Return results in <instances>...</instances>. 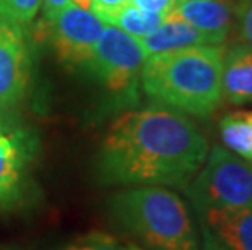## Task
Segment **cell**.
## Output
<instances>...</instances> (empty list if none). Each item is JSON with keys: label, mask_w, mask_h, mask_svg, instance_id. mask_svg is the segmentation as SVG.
Returning <instances> with one entry per match:
<instances>
[{"label": "cell", "mask_w": 252, "mask_h": 250, "mask_svg": "<svg viewBox=\"0 0 252 250\" xmlns=\"http://www.w3.org/2000/svg\"><path fill=\"white\" fill-rule=\"evenodd\" d=\"M140 42L147 57L184 51L190 47L212 46L200 31H197L194 26L182 20L173 10L164 17L163 23L153 33L142 38Z\"/></svg>", "instance_id": "obj_11"}, {"label": "cell", "mask_w": 252, "mask_h": 250, "mask_svg": "<svg viewBox=\"0 0 252 250\" xmlns=\"http://www.w3.org/2000/svg\"><path fill=\"white\" fill-rule=\"evenodd\" d=\"M176 2H182V0H176Z\"/></svg>", "instance_id": "obj_26"}, {"label": "cell", "mask_w": 252, "mask_h": 250, "mask_svg": "<svg viewBox=\"0 0 252 250\" xmlns=\"http://www.w3.org/2000/svg\"><path fill=\"white\" fill-rule=\"evenodd\" d=\"M130 3V0H91V12L104 21L109 23L111 18L116 13H119L122 8L127 7Z\"/></svg>", "instance_id": "obj_17"}, {"label": "cell", "mask_w": 252, "mask_h": 250, "mask_svg": "<svg viewBox=\"0 0 252 250\" xmlns=\"http://www.w3.org/2000/svg\"><path fill=\"white\" fill-rule=\"evenodd\" d=\"M166 15L163 13H152L145 12V10L135 7V5L128 3L119 13H116L111 18L108 25H114L127 34L133 36L137 39H142L150 33H153L159 25L163 23Z\"/></svg>", "instance_id": "obj_14"}, {"label": "cell", "mask_w": 252, "mask_h": 250, "mask_svg": "<svg viewBox=\"0 0 252 250\" xmlns=\"http://www.w3.org/2000/svg\"><path fill=\"white\" fill-rule=\"evenodd\" d=\"M39 7L41 0H0V21L23 28L33 23Z\"/></svg>", "instance_id": "obj_15"}, {"label": "cell", "mask_w": 252, "mask_h": 250, "mask_svg": "<svg viewBox=\"0 0 252 250\" xmlns=\"http://www.w3.org/2000/svg\"><path fill=\"white\" fill-rule=\"evenodd\" d=\"M36 148L37 141L30 130L0 119V211L13 210L25 201Z\"/></svg>", "instance_id": "obj_6"}, {"label": "cell", "mask_w": 252, "mask_h": 250, "mask_svg": "<svg viewBox=\"0 0 252 250\" xmlns=\"http://www.w3.org/2000/svg\"><path fill=\"white\" fill-rule=\"evenodd\" d=\"M72 2L75 5H78V7H82V8H87V10L91 8V0H72Z\"/></svg>", "instance_id": "obj_21"}, {"label": "cell", "mask_w": 252, "mask_h": 250, "mask_svg": "<svg viewBox=\"0 0 252 250\" xmlns=\"http://www.w3.org/2000/svg\"><path fill=\"white\" fill-rule=\"evenodd\" d=\"M238 17L243 42L252 47V3H246L238 7Z\"/></svg>", "instance_id": "obj_18"}, {"label": "cell", "mask_w": 252, "mask_h": 250, "mask_svg": "<svg viewBox=\"0 0 252 250\" xmlns=\"http://www.w3.org/2000/svg\"><path fill=\"white\" fill-rule=\"evenodd\" d=\"M246 3H252V0H239V7L241 5H246Z\"/></svg>", "instance_id": "obj_22"}, {"label": "cell", "mask_w": 252, "mask_h": 250, "mask_svg": "<svg viewBox=\"0 0 252 250\" xmlns=\"http://www.w3.org/2000/svg\"><path fill=\"white\" fill-rule=\"evenodd\" d=\"M223 145L238 156L252 161V111H234L220 120Z\"/></svg>", "instance_id": "obj_13"}, {"label": "cell", "mask_w": 252, "mask_h": 250, "mask_svg": "<svg viewBox=\"0 0 252 250\" xmlns=\"http://www.w3.org/2000/svg\"><path fill=\"white\" fill-rule=\"evenodd\" d=\"M223 54L220 46H200L150 56L140 77L143 93L182 114L212 115L223 99Z\"/></svg>", "instance_id": "obj_2"}, {"label": "cell", "mask_w": 252, "mask_h": 250, "mask_svg": "<svg viewBox=\"0 0 252 250\" xmlns=\"http://www.w3.org/2000/svg\"><path fill=\"white\" fill-rule=\"evenodd\" d=\"M221 91L228 103L252 104V47L239 42L223 54Z\"/></svg>", "instance_id": "obj_12"}, {"label": "cell", "mask_w": 252, "mask_h": 250, "mask_svg": "<svg viewBox=\"0 0 252 250\" xmlns=\"http://www.w3.org/2000/svg\"><path fill=\"white\" fill-rule=\"evenodd\" d=\"M173 12L205 36L212 46H221L233 25L229 0H182Z\"/></svg>", "instance_id": "obj_10"}, {"label": "cell", "mask_w": 252, "mask_h": 250, "mask_svg": "<svg viewBox=\"0 0 252 250\" xmlns=\"http://www.w3.org/2000/svg\"><path fill=\"white\" fill-rule=\"evenodd\" d=\"M49 26V38L63 63L85 65L91 60L106 23L91 10L70 3Z\"/></svg>", "instance_id": "obj_7"}, {"label": "cell", "mask_w": 252, "mask_h": 250, "mask_svg": "<svg viewBox=\"0 0 252 250\" xmlns=\"http://www.w3.org/2000/svg\"><path fill=\"white\" fill-rule=\"evenodd\" d=\"M70 3H73L72 0H41L44 21L47 25H51L52 21L59 17V13H61L65 7H68Z\"/></svg>", "instance_id": "obj_20"}, {"label": "cell", "mask_w": 252, "mask_h": 250, "mask_svg": "<svg viewBox=\"0 0 252 250\" xmlns=\"http://www.w3.org/2000/svg\"><path fill=\"white\" fill-rule=\"evenodd\" d=\"M31 78V58L23 28L0 21V115L23 101Z\"/></svg>", "instance_id": "obj_8"}, {"label": "cell", "mask_w": 252, "mask_h": 250, "mask_svg": "<svg viewBox=\"0 0 252 250\" xmlns=\"http://www.w3.org/2000/svg\"><path fill=\"white\" fill-rule=\"evenodd\" d=\"M200 250H220L217 247H200Z\"/></svg>", "instance_id": "obj_23"}, {"label": "cell", "mask_w": 252, "mask_h": 250, "mask_svg": "<svg viewBox=\"0 0 252 250\" xmlns=\"http://www.w3.org/2000/svg\"><path fill=\"white\" fill-rule=\"evenodd\" d=\"M147 60L140 39L127 34L114 25L106 23L93 57L87 65L99 78L106 89L117 96H137L142 68Z\"/></svg>", "instance_id": "obj_5"}, {"label": "cell", "mask_w": 252, "mask_h": 250, "mask_svg": "<svg viewBox=\"0 0 252 250\" xmlns=\"http://www.w3.org/2000/svg\"><path fill=\"white\" fill-rule=\"evenodd\" d=\"M249 163H251V164H252V161H249Z\"/></svg>", "instance_id": "obj_27"}, {"label": "cell", "mask_w": 252, "mask_h": 250, "mask_svg": "<svg viewBox=\"0 0 252 250\" xmlns=\"http://www.w3.org/2000/svg\"><path fill=\"white\" fill-rule=\"evenodd\" d=\"M207 154L208 143L194 122L157 104L112 122L96 154V175L103 185L186 190Z\"/></svg>", "instance_id": "obj_1"}, {"label": "cell", "mask_w": 252, "mask_h": 250, "mask_svg": "<svg viewBox=\"0 0 252 250\" xmlns=\"http://www.w3.org/2000/svg\"><path fill=\"white\" fill-rule=\"evenodd\" d=\"M59 250H130V246H122L109 234L93 231L83 236H77Z\"/></svg>", "instance_id": "obj_16"}, {"label": "cell", "mask_w": 252, "mask_h": 250, "mask_svg": "<svg viewBox=\"0 0 252 250\" xmlns=\"http://www.w3.org/2000/svg\"><path fill=\"white\" fill-rule=\"evenodd\" d=\"M198 216L205 247L252 250V210H207Z\"/></svg>", "instance_id": "obj_9"}, {"label": "cell", "mask_w": 252, "mask_h": 250, "mask_svg": "<svg viewBox=\"0 0 252 250\" xmlns=\"http://www.w3.org/2000/svg\"><path fill=\"white\" fill-rule=\"evenodd\" d=\"M130 250H142L140 247H135V246H130Z\"/></svg>", "instance_id": "obj_24"}, {"label": "cell", "mask_w": 252, "mask_h": 250, "mask_svg": "<svg viewBox=\"0 0 252 250\" xmlns=\"http://www.w3.org/2000/svg\"><path fill=\"white\" fill-rule=\"evenodd\" d=\"M186 192L197 213L252 210V164L226 148L213 146Z\"/></svg>", "instance_id": "obj_4"}, {"label": "cell", "mask_w": 252, "mask_h": 250, "mask_svg": "<svg viewBox=\"0 0 252 250\" xmlns=\"http://www.w3.org/2000/svg\"><path fill=\"white\" fill-rule=\"evenodd\" d=\"M132 5L152 13H163L168 15L176 7V0H130Z\"/></svg>", "instance_id": "obj_19"}, {"label": "cell", "mask_w": 252, "mask_h": 250, "mask_svg": "<svg viewBox=\"0 0 252 250\" xmlns=\"http://www.w3.org/2000/svg\"><path fill=\"white\" fill-rule=\"evenodd\" d=\"M108 215L114 226L152 250H200L189 210L168 187L121 190L109 198Z\"/></svg>", "instance_id": "obj_3"}, {"label": "cell", "mask_w": 252, "mask_h": 250, "mask_svg": "<svg viewBox=\"0 0 252 250\" xmlns=\"http://www.w3.org/2000/svg\"><path fill=\"white\" fill-rule=\"evenodd\" d=\"M7 250H17V249H7Z\"/></svg>", "instance_id": "obj_25"}]
</instances>
